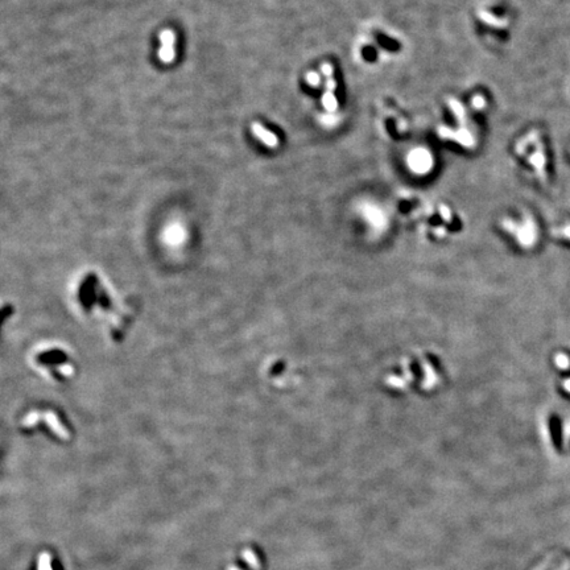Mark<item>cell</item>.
Returning a JSON list of instances; mask_svg holds the SVG:
<instances>
[{
	"mask_svg": "<svg viewBox=\"0 0 570 570\" xmlns=\"http://www.w3.org/2000/svg\"><path fill=\"white\" fill-rule=\"evenodd\" d=\"M36 362L41 368H52L53 367L52 374L57 379H65V378L72 376L74 374V366L68 360L65 351L58 350V348L41 350L36 355Z\"/></svg>",
	"mask_w": 570,
	"mask_h": 570,
	"instance_id": "cell-1",
	"label": "cell"
},
{
	"mask_svg": "<svg viewBox=\"0 0 570 570\" xmlns=\"http://www.w3.org/2000/svg\"><path fill=\"white\" fill-rule=\"evenodd\" d=\"M159 40H160V49L157 52L159 60L165 65L172 63L176 58V33L172 29H163L159 35Z\"/></svg>",
	"mask_w": 570,
	"mask_h": 570,
	"instance_id": "cell-2",
	"label": "cell"
},
{
	"mask_svg": "<svg viewBox=\"0 0 570 570\" xmlns=\"http://www.w3.org/2000/svg\"><path fill=\"white\" fill-rule=\"evenodd\" d=\"M251 132L252 135L256 136L259 140L263 143L264 145L270 148H276L279 145V138L271 132L270 129H267L263 124H260L259 122H254L251 124Z\"/></svg>",
	"mask_w": 570,
	"mask_h": 570,
	"instance_id": "cell-3",
	"label": "cell"
},
{
	"mask_svg": "<svg viewBox=\"0 0 570 570\" xmlns=\"http://www.w3.org/2000/svg\"><path fill=\"white\" fill-rule=\"evenodd\" d=\"M337 89V82L333 78L326 79L325 83V93L322 95V106L325 107V110L327 113H334L338 107V100L335 98L334 91Z\"/></svg>",
	"mask_w": 570,
	"mask_h": 570,
	"instance_id": "cell-4",
	"label": "cell"
},
{
	"mask_svg": "<svg viewBox=\"0 0 570 570\" xmlns=\"http://www.w3.org/2000/svg\"><path fill=\"white\" fill-rule=\"evenodd\" d=\"M439 134L442 139H449V140H455L458 143H461L462 145L470 147L473 145V140H471L470 134L466 129H459V131H453V129L448 128V127H440Z\"/></svg>",
	"mask_w": 570,
	"mask_h": 570,
	"instance_id": "cell-5",
	"label": "cell"
},
{
	"mask_svg": "<svg viewBox=\"0 0 570 570\" xmlns=\"http://www.w3.org/2000/svg\"><path fill=\"white\" fill-rule=\"evenodd\" d=\"M182 236H184V231H182L181 226L177 225V223L169 226L165 231L166 242L172 243V245H179L180 242L182 240Z\"/></svg>",
	"mask_w": 570,
	"mask_h": 570,
	"instance_id": "cell-6",
	"label": "cell"
},
{
	"mask_svg": "<svg viewBox=\"0 0 570 570\" xmlns=\"http://www.w3.org/2000/svg\"><path fill=\"white\" fill-rule=\"evenodd\" d=\"M448 104L450 107V110L455 115V118L458 119V122L464 123L465 119H466V110H465V107L457 99H454V98H448Z\"/></svg>",
	"mask_w": 570,
	"mask_h": 570,
	"instance_id": "cell-7",
	"label": "cell"
},
{
	"mask_svg": "<svg viewBox=\"0 0 570 570\" xmlns=\"http://www.w3.org/2000/svg\"><path fill=\"white\" fill-rule=\"evenodd\" d=\"M242 556H243V558H245L246 562H247V564L250 565L252 569H254V570L260 569V562H259V558H257V556L255 555L254 552L250 551V549H245V551L242 552Z\"/></svg>",
	"mask_w": 570,
	"mask_h": 570,
	"instance_id": "cell-8",
	"label": "cell"
},
{
	"mask_svg": "<svg viewBox=\"0 0 570 570\" xmlns=\"http://www.w3.org/2000/svg\"><path fill=\"white\" fill-rule=\"evenodd\" d=\"M38 570H52L49 553H41L38 557Z\"/></svg>",
	"mask_w": 570,
	"mask_h": 570,
	"instance_id": "cell-9",
	"label": "cell"
},
{
	"mask_svg": "<svg viewBox=\"0 0 570 570\" xmlns=\"http://www.w3.org/2000/svg\"><path fill=\"white\" fill-rule=\"evenodd\" d=\"M306 81L309 82L310 86H318V83H320V75L314 72H310L306 75Z\"/></svg>",
	"mask_w": 570,
	"mask_h": 570,
	"instance_id": "cell-10",
	"label": "cell"
},
{
	"mask_svg": "<svg viewBox=\"0 0 570 570\" xmlns=\"http://www.w3.org/2000/svg\"><path fill=\"white\" fill-rule=\"evenodd\" d=\"M321 70H322V74L325 75L326 79L333 77V66L329 62H323L322 66H321Z\"/></svg>",
	"mask_w": 570,
	"mask_h": 570,
	"instance_id": "cell-11",
	"label": "cell"
},
{
	"mask_svg": "<svg viewBox=\"0 0 570 570\" xmlns=\"http://www.w3.org/2000/svg\"><path fill=\"white\" fill-rule=\"evenodd\" d=\"M483 104H485V99H483L480 95H476V97L473 99L474 108H482Z\"/></svg>",
	"mask_w": 570,
	"mask_h": 570,
	"instance_id": "cell-12",
	"label": "cell"
},
{
	"mask_svg": "<svg viewBox=\"0 0 570 570\" xmlns=\"http://www.w3.org/2000/svg\"><path fill=\"white\" fill-rule=\"evenodd\" d=\"M440 211H441V215L444 216L446 221H450V213H449L448 207L444 206V205H441V206H440Z\"/></svg>",
	"mask_w": 570,
	"mask_h": 570,
	"instance_id": "cell-13",
	"label": "cell"
},
{
	"mask_svg": "<svg viewBox=\"0 0 570 570\" xmlns=\"http://www.w3.org/2000/svg\"><path fill=\"white\" fill-rule=\"evenodd\" d=\"M227 570H239V569L235 566H229V569H227Z\"/></svg>",
	"mask_w": 570,
	"mask_h": 570,
	"instance_id": "cell-14",
	"label": "cell"
}]
</instances>
